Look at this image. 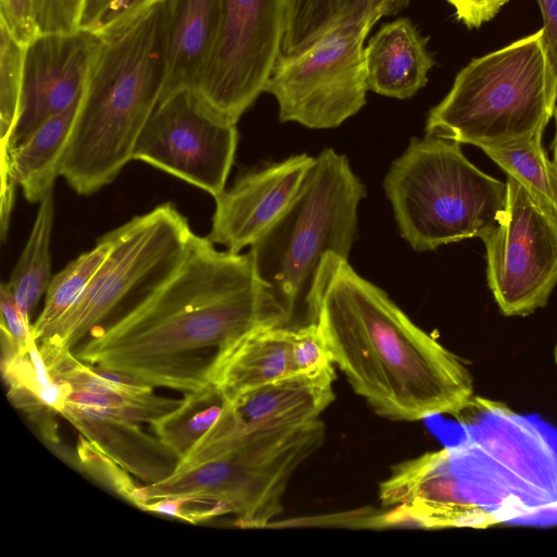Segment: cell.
<instances>
[{
	"instance_id": "cell-30",
	"label": "cell",
	"mask_w": 557,
	"mask_h": 557,
	"mask_svg": "<svg viewBox=\"0 0 557 557\" xmlns=\"http://www.w3.org/2000/svg\"><path fill=\"white\" fill-rule=\"evenodd\" d=\"M83 3L84 0H37L38 34L77 30Z\"/></svg>"
},
{
	"instance_id": "cell-2",
	"label": "cell",
	"mask_w": 557,
	"mask_h": 557,
	"mask_svg": "<svg viewBox=\"0 0 557 557\" xmlns=\"http://www.w3.org/2000/svg\"><path fill=\"white\" fill-rule=\"evenodd\" d=\"M290 323L249 253L218 250L194 233L184 261L153 295L73 352L89 366L185 394L208 385L205 350L256 327Z\"/></svg>"
},
{
	"instance_id": "cell-31",
	"label": "cell",
	"mask_w": 557,
	"mask_h": 557,
	"mask_svg": "<svg viewBox=\"0 0 557 557\" xmlns=\"http://www.w3.org/2000/svg\"><path fill=\"white\" fill-rule=\"evenodd\" d=\"M36 1L0 0V23L25 46L38 35Z\"/></svg>"
},
{
	"instance_id": "cell-35",
	"label": "cell",
	"mask_w": 557,
	"mask_h": 557,
	"mask_svg": "<svg viewBox=\"0 0 557 557\" xmlns=\"http://www.w3.org/2000/svg\"><path fill=\"white\" fill-rule=\"evenodd\" d=\"M554 115H555L556 131H555L554 140L552 143V149H553V157H554L553 161L557 163V106H556Z\"/></svg>"
},
{
	"instance_id": "cell-10",
	"label": "cell",
	"mask_w": 557,
	"mask_h": 557,
	"mask_svg": "<svg viewBox=\"0 0 557 557\" xmlns=\"http://www.w3.org/2000/svg\"><path fill=\"white\" fill-rule=\"evenodd\" d=\"M380 14L346 16L299 54L280 57L264 92L282 122L339 126L366 104L364 40Z\"/></svg>"
},
{
	"instance_id": "cell-8",
	"label": "cell",
	"mask_w": 557,
	"mask_h": 557,
	"mask_svg": "<svg viewBox=\"0 0 557 557\" xmlns=\"http://www.w3.org/2000/svg\"><path fill=\"white\" fill-rule=\"evenodd\" d=\"M325 441L313 421L246 435L224 454L135 488L132 504L194 495L219 503L242 528H264L283 510V495L298 467Z\"/></svg>"
},
{
	"instance_id": "cell-13",
	"label": "cell",
	"mask_w": 557,
	"mask_h": 557,
	"mask_svg": "<svg viewBox=\"0 0 557 557\" xmlns=\"http://www.w3.org/2000/svg\"><path fill=\"white\" fill-rule=\"evenodd\" d=\"M237 140L236 122L197 90L181 89L160 99L136 141L133 160L216 197L225 189Z\"/></svg>"
},
{
	"instance_id": "cell-1",
	"label": "cell",
	"mask_w": 557,
	"mask_h": 557,
	"mask_svg": "<svg viewBox=\"0 0 557 557\" xmlns=\"http://www.w3.org/2000/svg\"><path fill=\"white\" fill-rule=\"evenodd\" d=\"M456 417L457 441L395 465L381 503L425 529L557 523V430L481 397Z\"/></svg>"
},
{
	"instance_id": "cell-12",
	"label": "cell",
	"mask_w": 557,
	"mask_h": 557,
	"mask_svg": "<svg viewBox=\"0 0 557 557\" xmlns=\"http://www.w3.org/2000/svg\"><path fill=\"white\" fill-rule=\"evenodd\" d=\"M288 0H220L215 39L197 90L236 122L255 102L281 55Z\"/></svg>"
},
{
	"instance_id": "cell-17",
	"label": "cell",
	"mask_w": 557,
	"mask_h": 557,
	"mask_svg": "<svg viewBox=\"0 0 557 557\" xmlns=\"http://www.w3.org/2000/svg\"><path fill=\"white\" fill-rule=\"evenodd\" d=\"M297 329L260 326L223 344L210 359L206 380L224 399L300 373L295 360Z\"/></svg>"
},
{
	"instance_id": "cell-29",
	"label": "cell",
	"mask_w": 557,
	"mask_h": 557,
	"mask_svg": "<svg viewBox=\"0 0 557 557\" xmlns=\"http://www.w3.org/2000/svg\"><path fill=\"white\" fill-rule=\"evenodd\" d=\"M77 457L89 474L132 503L133 493L138 485L133 482L127 471L83 435L78 440Z\"/></svg>"
},
{
	"instance_id": "cell-28",
	"label": "cell",
	"mask_w": 557,
	"mask_h": 557,
	"mask_svg": "<svg viewBox=\"0 0 557 557\" xmlns=\"http://www.w3.org/2000/svg\"><path fill=\"white\" fill-rule=\"evenodd\" d=\"M165 0H84L78 28L100 38L115 33Z\"/></svg>"
},
{
	"instance_id": "cell-34",
	"label": "cell",
	"mask_w": 557,
	"mask_h": 557,
	"mask_svg": "<svg viewBox=\"0 0 557 557\" xmlns=\"http://www.w3.org/2000/svg\"><path fill=\"white\" fill-rule=\"evenodd\" d=\"M537 3L544 21L542 28L546 54L557 77V0H537Z\"/></svg>"
},
{
	"instance_id": "cell-14",
	"label": "cell",
	"mask_w": 557,
	"mask_h": 557,
	"mask_svg": "<svg viewBox=\"0 0 557 557\" xmlns=\"http://www.w3.org/2000/svg\"><path fill=\"white\" fill-rule=\"evenodd\" d=\"M333 364L297 373L224 399L222 411L174 471H182L225 453L242 437L313 421L334 401Z\"/></svg>"
},
{
	"instance_id": "cell-6",
	"label": "cell",
	"mask_w": 557,
	"mask_h": 557,
	"mask_svg": "<svg viewBox=\"0 0 557 557\" xmlns=\"http://www.w3.org/2000/svg\"><path fill=\"white\" fill-rule=\"evenodd\" d=\"M366 195L346 156L324 149L278 219L250 246L259 282L293 320L307 302L322 259H348L357 236L358 205Z\"/></svg>"
},
{
	"instance_id": "cell-3",
	"label": "cell",
	"mask_w": 557,
	"mask_h": 557,
	"mask_svg": "<svg viewBox=\"0 0 557 557\" xmlns=\"http://www.w3.org/2000/svg\"><path fill=\"white\" fill-rule=\"evenodd\" d=\"M333 364L381 417L456 416L474 398L462 360L417 326L377 286L329 252L308 297Z\"/></svg>"
},
{
	"instance_id": "cell-27",
	"label": "cell",
	"mask_w": 557,
	"mask_h": 557,
	"mask_svg": "<svg viewBox=\"0 0 557 557\" xmlns=\"http://www.w3.org/2000/svg\"><path fill=\"white\" fill-rule=\"evenodd\" d=\"M26 46L0 23V153L14 129L22 94Z\"/></svg>"
},
{
	"instance_id": "cell-16",
	"label": "cell",
	"mask_w": 557,
	"mask_h": 557,
	"mask_svg": "<svg viewBox=\"0 0 557 557\" xmlns=\"http://www.w3.org/2000/svg\"><path fill=\"white\" fill-rule=\"evenodd\" d=\"M314 159L307 153L296 154L242 175L214 197L207 237L234 253L251 246L289 206Z\"/></svg>"
},
{
	"instance_id": "cell-24",
	"label": "cell",
	"mask_w": 557,
	"mask_h": 557,
	"mask_svg": "<svg viewBox=\"0 0 557 557\" xmlns=\"http://www.w3.org/2000/svg\"><path fill=\"white\" fill-rule=\"evenodd\" d=\"M222 395L210 384L187 392L181 404L150 423L156 436L178 459H183L219 418Z\"/></svg>"
},
{
	"instance_id": "cell-20",
	"label": "cell",
	"mask_w": 557,
	"mask_h": 557,
	"mask_svg": "<svg viewBox=\"0 0 557 557\" xmlns=\"http://www.w3.org/2000/svg\"><path fill=\"white\" fill-rule=\"evenodd\" d=\"M60 414L81 435L145 484L168 478L177 466L178 459L157 436L144 432L140 423L100 416L71 401L65 403Z\"/></svg>"
},
{
	"instance_id": "cell-18",
	"label": "cell",
	"mask_w": 557,
	"mask_h": 557,
	"mask_svg": "<svg viewBox=\"0 0 557 557\" xmlns=\"http://www.w3.org/2000/svg\"><path fill=\"white\" fill-rule=\"evenodd\" d=\"M82 98V97H81ZM81 99L67 110L51 117L24 143L14 148L1 165V234L5 238L14 202L15 188L25 199L39 202L53 190L70 140Z\"/></svg>"
},
{
	"instance_id": "cell-26",
	"label": "cell",
	"mask_w": 557,
	"mask_h": 557,
	"mask_svg": "<svg viewBox=\"0 0 557 557\" xmlns=\"http://www.w3.org/2000/svg\"><path fill=\"white\" fill-rule=\"evenodd\" d=\"M482 150L508 175L557 211V163L548 160L542 147V136Z\"/></svg>"
},
{
	"instance_id": "cell-33",
	"label": "cell",
	"mask_w": 557,
	"mask_h": 557,
	"mask_svg": "<svg viewBox=\"0 0 557 557\" xmlns=\"http://www.w3.org/2000/svg\"><path fill=\"white\" fill-rule=\"evenodd\" d=\"M456 9L457 20L478 28L492 20L509 0H447Z\"/></svg>"
},
{
	"instance_id": "cell-15",
	"label": "cell",
	"mask_w": 557,
	"mask_h": 557,
	"mask_svg": "<svg viewBox=\"0 0 557 557\" xmlns=\"http://www.w3.org/2000/svg\"><path fill=\"white\" fill-rule=\"evenodd\" d=\"M101 38L83 29L38 34L27 46L17 120L1 156L24 143L51 117L77 102Z\"/></svg>"
},
{
	"instance_id": "cell-7",
	"label": "cell",
	"mask_w": 557,
	"mask_h": 557,
	"mask_svg": "<svg viewBox=\"0 0 557 557\" xmlns=\"http://www.w3.org/2000/svg\"><path fill=\"white\" fill-rule=\"evenodd\" d=\"M384 189L401 236L416 251L482 238L498 222L506 183L473 165L454 140L411 138L391 165Z\"/></svg>"
},
{
	"instance_id": "cell-5",
	"label": "cell",
	"mask_w": 557,
	"mask_h": 557,
	"mask_svg": "<svg viewBox=\"0 0 557 557\" xmlns=\"http://www.w3.org/2000/svg\"><path fill=\"white\" fill-rule=\"evenodd\" d=\"M556 106L541 28L465 66L429 112L425 134L481 149L504 145L542 136Z\"/></svg>"
},
{
	"instance_id": "cell-9",
	"label": "cell",
	"mask_w": 557,
	"mask_h": 557,
	"mask_svg": "<svg viewBox=\"0 0 557 557\" xmlns=\"http://www.w3.org/2000/svg\"><path fill=\"white\" fill-rule=\"evenodd\" d=\"M112 247L83 297L38 345L74 351L145 302L180 268L194 235L171 202L110 231Z\"/></svg>"
},
{
	"instance_id": "cell-21",
	"label": "cell",
	"mask_w": 557,
	"mask_h": 557,
	"mask_svg": "<svg viewBox=\"0 0 557 557\" xmlns=\"http://www.w3.org/2000/svg\"><path fill=\"white\" fill-rule=\"evenodd\" d=\"M428 40L409 18L385 24L364 47L368 90L397 99L416 95L435 63Z\"/></svg>"
},
{
	"instance_id": "cell-36",
	"label": "cell",
	"mask_w": 557,
	"mask_h": 557,
	"mask_svg": "<svg viewBox=\"0 0 557 557\" xmlns=\"http://www.w3.org/2000/svg\"><path fill=\"white\" fill-rule=\"evenodd\" d=\"M554 357H555V362L557 363V344H556V347H555Z\"/></svg>"
},
{
	"instance_id": "cell-32",
	"label": "cell",
	"mask_w": 557,
	"mask_h": 557,
	"mask_svg": "<svg viewBox=\"0 0 557 557\" xmlns=\"http://www.w3.org/2000/svg\"><path fill=\"white\" fill-rule=\"evenodd\" d=\"M1 326L13 338L18 350L25 351L32 341V324L22 312L8 283L1 284L0 289Z\"/></svg>"
},
{
	"instance_id": "cell-11",
	"label": "cell",
	"mask_w": 557,
	"mask_h": 557,
	"mask_svg": "<svg viewBox=\"0 0 557 557\" xmlns=\"http://www.w3.org/2000/svg\"><path fill=\"white\" fill-rule=\"evenodd\" d=\"M504 211L481 239L486 278L500 312L524 317L546 306L557 283V211L508 175Z\"/></svg>"
},
{
	"instance_id": "cell-19",
	"label": "cell",
	"mask_w": 557,
	"mask_h": 557,
	"mask_svg": "<svg viewBox=\"0 0 557 557\" xmlns=\"http://www.w3.org/2000/svg\"><path fill=\"white\" fill-rule=\"evenodd\" d=\"M161 8L162 99L181 89L196 88L215 39L220 0H165Z\"/></svg>"
},
{
	"instance_id": "cell-4",
	"label": "cell",
	"mask_w": 557,
	"mask_h": 557,
	"mask_svg": "<svg viewBox=\"0 0 557 557\" xmlns=\"http://www.w3.org/2000/svg\"><path fill=\"white\" fill-rule=\"evenodd\" d=\"M164 85L161 4L101 38L60 175L79 195L110 184L133 160Z\"/></svg>"
},
{
	"instance_id": "cell-22",
	"label": "cell",
	"mask_w": 557,
	"mask_h": 557,
	"mask_svg": "<svg viewBox=\"0 0 557 557\" xmlns=\"http://www.w3.org/2000/svg\"><path fill=\"white\" fill-rule=\"evenodd\" d=\"M409 2L410 0H288L281 55L299 54L346 16L394 15Z\"/></svg>"
},
{
	"instance_id": "cell-25",
	"label": "cell",
	"mask_w": 557,
	"mask_h": 557,
	"mask_svg": "<svg viewBox=\"0 0 557 557\" xmlns=\"http://www.w3.org/2000/svg\"><path fill=\"white\" fill-rule=\"evenodd\" d=\"M111 247L112 237L109 232L99 238L92 249L79 255L51 278L44 309L32 324V334L37 343L42 341L83 297Z\"/></svg>"
},
{
	"instance_id": "cell-23",
	"label": "cell",
	"mask_w": 557,
	"mask_h": 557,
	"mask_svg": "<svg viewBox=\"0 0 557 557\" xmlns=\"http://www.w3.org/2000/svg\"><path fill=\"white\" fill-rule=\"evenodd\" d=\"M38 211L25 247L8 282L24 315L33 309L51 281L50 242L53 226V190L38 202Z\"/></svg>"
}]
</instances>
